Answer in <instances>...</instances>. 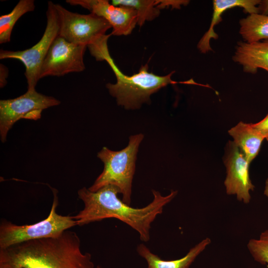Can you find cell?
Returning a JSON list of instances; mask_svg holds the SVG:
<instances>
[{"label":"cell","mask_w":268,"mask_h":268,"mask_svg":"<svg viewBox=\"0 0 268 268\" xmlns=\"http://www.w3.org/2000/svg\"><path fill=\"white\" fill-rule=\"evenodd\" d=\"M153 200L142 208H134L121 200L118 187L109 185L96 192H91L85 187L78 191L77 194L84 203V207L73 216L77 225H84L107 218H116L137 231L143 242L150 239L151 224L163 212L164 207L177 195L171 190L163 196L158 191L152 190Z\"/></svg>","instance_id":"cell-1"},{"label":"cell","mask_w":268,"mask_h":268,"mask_svg":"<svg viewBox=\"0 0 268 268\" xmlns=\"http://www.w3.org/2000/svg\"><path fill=\"white\" fill-rule=\"evenodd\" d=\"M0 268H95L81 249L79 237L67 230L60 235L0 249Z\"/></svg>","instance_id":"cell-2"},{"label":"cell","mask_w":268,"mask_h":268,"mask_svg":"<svg viewBox=\"0 0 268 268\" xmlns=\"http://www.w3.org/2000/svg\"><path fill=\"white\" fill-rule=\"evenodd\" d=\"M99 59L107 62L116 77V83L106 85L110 94L116 99L118 105L127 110L137 109L143 103L149 104L152 94L168 84L178 83L171 79L174 71L165 76L157 75L148 71L147 64L142 66L136 73L125 74L115 63L108 48L102 52Z\"/></svg>","instance_id":"cell-3"},{"label":"cell","mask_w":268,"mask_h":268,"mask_svg":"<svg viewBox=\"0 0 268 268\" xmlns=\"http://www.w3.org/2000/svg\"><path fill=\"white\" fill-rule=\"evenodd\" d=\"M143 136L142 134L131 135L128 145L120 151L103 147L97 157L104 163L103 171L88 190L95 192L104 186L114 185L122 194V201L130 205L136 155Z\"/></svg>","instance_id":"cell-4"},{"label":"cell","mask_w":268,"mask_h":268,"mask_svg":"<svg viewBox=\"0 0 268 268\" xmlns=\"http://www.w3.org/2000/svg\"><path fill=\"white\" fill-rule=\"evenodd\" d=\"M54 199L48 216L32 224L19 225L6 220L0 224V249L24 242L57 236L77 225L73 216L58 214L57 191L53 190Z\"/></svg>","instance_id":"cell-5"},{"label":"cell","mask_w":268,"mask_h":268,"mask_svg":"<svg viewBox=\"0 0 268 268\" xmlns=\"http://www.w3.org/2000/svg\"><path fill=\"white\" fill-rule=\"evenodd\" d=\"M55 6L60 21L59 35L68 42L89 49L108 41L111 35L106 34L112 27L103 18L92 13L72 12L59 4Z\"/></svg>","instance_id":"cell-6"},{"label":"cell","mask_w":268,"mask_h":268,"mask_svg":"<svg viewBox=\"0 0 268 268\" xmlns=\"http://www.w3.org/2000/svg\"><path fill=\"white\" fill-rule=\"evenodd\" d=\"M47 25L41 39L29 49L22 51L1 49L0 59H13L21 61L25 66V76L28 89H35L40 79L39 74L42 63L55 38L59 35L60 21L55 3L49 1L46 11Z\"/></svg>","instance_id":"cell-7"},{"label":"cell","mask_w":268,"mask_h":268,"mask_svg":"<svg viewBox=\"0 0 268 268\" xmlns=\"http://www.w3.org/2000/svg\"><path fill=\"white\" fill-rule=\"evenodd\" d=\"M60 101L55 98L28 89L23 95L0 101V135L2 142L6 140L7 133L13 125L22 119L37 120L42 111L57 106Z\"/></svg>","instance_id":"cell-8"},{"label":"cell","mask_w":268,"mask_h":268,"mask_svg":"<svg viewBox=\"0 0 268 268\" xmlns=\"http://www.w3.org/2000/svg\"><path fill=\"white\" fill-rule=\"evenodd\" d=\"M87 47L70 43L58 35L42 63L39 78L48 76H61L84 70L83 56Z\"/></svg>","instance_id":"cell-9"},{"label":"cell","mask_w":268,"mask_h":268,"mask_svg":"<svg viewBox=\"0 0 268 268\" xmlns=\"http://www.w3.org/2000/svg\"><path fill=\"white\" fill-rule=\"evenodd\" d=\"M224 163L226 170L224 184L227 194L235 195L244 203H249L250 192L255 188L250 177V164L233 141L226 145Z\"/></svg>","instance_id":"cell-10"},{"label":"cell","mask_w":268,"mask_h":268,"mask_svg":"<svg viewBox=\"0 0 268 268\" xmlns=\"http://www.w3.org/2000/svg\"><path fill=\"white\" fill-rule=\"evenodd\" d=\"M72 5H79L105 19L113 28L112 35L130 34L137 23L136 11L123 5H114L107 0H67Z\"/></svg>","instance_id":"cell-11"},{"label":"cell","mask_w":268,"mask_h":268,"mask_svg":"<svg viewBox=\"0 0 268 268\" xmlns=\"http://www.w3.org/2000/svg\"><path fill=\"white\" fill-rule=\"evenodd\" d=\"M233 60L243 66L246 72L255 73L258 68L268 71V39L239 43Z\"/></svg>","instance_id":"cell-12"},{"label":"cell","mask_w":268,"mask_h":268,"mask_svg":"<svg viewBox=\"0 0 268 268\" xmlns=\"http://www.w3.org/2000/svg\"><path fill=\"white\" fill-rule=\"evenodd\" d=\"M261 0H215L213 1V12L211 22L208 31L201 39L198 45L199 50L205 53L211 50L210 40L211 38L216 39L218 35L214 31V27L221 20L222 14L227 9L239 6L251 14L259 13V7Z\"/></svg>","instance_id":"cell-13"},{"label":"cell","mask_w":268,"mask_h":268,"mask_svg":"<svg viewBox=\"0 0 268 268\" xmlns=\"http://www.w3.org/2000/svg\"><path fill=\"white\" fill-rule=\"evenodd\" d=\"M210 243V239L205 238L192 247L184 257L175 260L161 259L143 244L138 245L136 250L138 255L147 262V268H190L197 257Z\"/></svg>","instance_id":"cell-14"},{"label":"cell","mask_w":268,"mask_h":268,"mask_svg":"<svg viewBox=\"0 0 268 268\" xmlns=\"http://www.w3.org/2000/svg\"><path fill=\"white\" fill-rule=\"evenodd\" d=\"M228 134L250 164L258 155L264 138L253 128L252 124L243 122L231 128Z\"/></svg>","instance_id":"cell-15"},{"label":"cell","mask_w":268,"mask_h":268,"mask_svg":"<svg viewBox=\"0 0 268 268\" xmlns=\"http://www.w3.org/2000/svg\"><path fill=\"white\" fill-rule=\"evenodd\" d=\"M240 24V33L247 43L268 39V15L251 14L241 20Z\"/></svg>","instance_id":"cell-16"},{"label":"cell","mask_w":268,"mask_h":268,"mask_svg":"<svg viewBox=\"0 0 268 268\" xmlns=\"http://www.w3.org/2000/svg\"><path fill=\"white\" fill-rule=\"evenodd\" d=\"M35 7L34 0H20L10 13L0 16V44L10 42L11 32L17 21L26 13L33 11Z\"/></svg>","instance_id":"cell-17"},{"label":"cell","mask_w":268,"mask_h":268,"mask_svg":"<svg viewBox=\"0 0 268 268\" xmlns=\"http://www.w3.org/2000/svg\"><path fill=\"white\" fill-rule=\"evenodd\" d=\"M111 3L116 6L123 5L134 8L137 14V24L140 27L145 21L154 20L160 13L158 0H113Z\"/></svg>","instance_id":"cell-18"},{"label":"cell","mask_w":268,"mask_h":268,"mask_svg":"<svg viewBox=\"0 0 268 268\" xmlns=\"http://www.w3.org/2000/svg\"><path fill=\"white\" fill-rule=\"evenodd\" d=\"M248 249L256 262L268 264V230L263 232L258 239H251L247 244Z\"/></svg>","instance_id":"cell-19"},{"label":"cell","mask_w":268,"mask_h":268,"mask_svg":"<svg viewBox=\"0 0 268 268\" xmlns=\"http://www.w3.org/2000/svg\"><path fill=\"white\" fill-rule=\"evenodd\" d=\"M252 126L264 139L268 141V114L259 122L252 124Z\"/></svg>","instance_id":"cell-20"},{"label":"cell","mask_w":268,"mask_h":268,"mask_svg":"<svg viewBox=\"0 0 268 268\" xmlns=\"http://www.w3.org/2000/svg\"><path fill=\"white\" fill-rule=\"evenodd\" d=\"M158 7L161 9V8H165L166 7L171 6L173 8H180L182 5H186L189 3L188 0H158Z\"/></svg>","instance_id":"cell-21"},{"label":"cell","mask_w":268,"mask_h":268,"mask_svg":"<svg viewBox=\"0 0 268 268\" xmlns=\"http://www.w3.org/2000/svg\"><path fill=\"white\" fill-rule=\"evenodd\" d=\"M0 87H4L6 84V78L8 75V69L3 65L0 64Z\"/></svg>","instance_id":"cell-22"},{"label":"cell","mask_w":268,"mask_h":268,"mask_svg":"<svg viewBox=\"0 0 268 268\" xmlns=\"http://www.w3.org/2000/svg\"><path fill=\"white\" fill-rule=\"evenodd\" d=\"M258 7L262 14L268 15V0H261Z\"/></svg>","instance_id":"cell-23"},{"label":"cell","mask_w":268,"mask_h":268,"mask_svg":"<svg viewBox=\"0 0 268 268\" xmlns=\"http://www.w3.org/2000/svg\"><path fill=\"white\" fill-rule=\"evenodd\" d=\"M264 194L268 199V177L267 178L265 181Z\"/></svg>","instance_id":"cell-24"},{"label":"cell","mask_w":268,"mask_h":268,"mask_svg":"<svg viewBox=\"0 0 268 268\" xmlns=\"http://www.w3.org/2000/svg\"><path fill=\"white\" fill-rule=\"evenodd\" d=\"M95 268H102L98 266H97Z\"/></svg>","instance_id":"cell-25"}]
</instances>
